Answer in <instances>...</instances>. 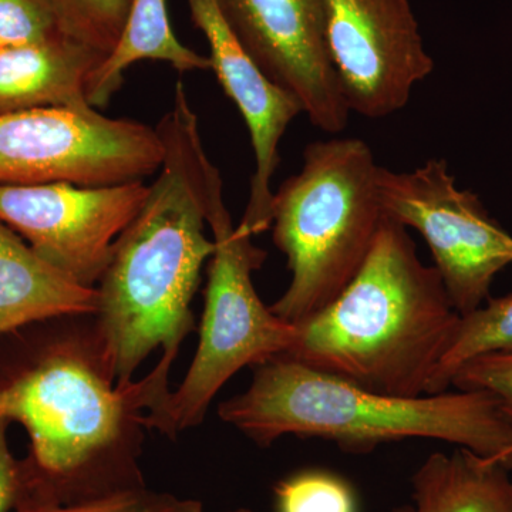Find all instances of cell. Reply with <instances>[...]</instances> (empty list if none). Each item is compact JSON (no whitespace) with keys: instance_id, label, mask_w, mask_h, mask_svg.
Here are the masks:
<instances>
[{"instance_id":"1","label":"cell","mask_w":512,"mask_h":512,"mask_svg":"<svg viewBox=\"0 0 512 512\" xmlns=\"http://www.w3.org/2000/svg\"><path fill=\"white\" fill-rule=\"evenodd\" d=\"M171 367L117 383L94 313L53 316L0 336V419L29 437L16 507H59L147 487L146 414L171 392Z\"/></svg>"},{"instance_id":"2","label":"cell","mask_w":512,"mask_h":512,"mask_svg":"<svg viewBox=\"0 0 512 512\" xmlns=\"http://www.w3.org/2000/svg\"><path fill=\"white\" fill-rule=\"evenodd\" d=\"M198 124L184 83L177 82L173 106L156 127L165 147L163 164L96 286L94 315L113 353L119 384L133 382L156 349L163 352L161 362L173 366L195 328L191 303L215 251L214 239L205 234L208 205L222 185Z\"/></svg>"},{"instance_id":"3","label":"cell","mask_w":512,"mask_h":512,"mask_svg":"<svg viewBox=\"0 0 512 512\" xmlns=\"http://www.w3.org/2000/svg\"><path fill=\"white\" fill-rule=\"evenodd\" d=\"M460 320L407 228L384 215L349 285L302 322L286 356L390 396L427 394Z\"/></svg>"},{"instance_id":"4","label":"cell","mask_w":512,"mask_h":512,"mask_svg":"<svg viewBox=\"0 0 512 512\" xmlns=\"http://www.w3.org/2000/svg\"><path fill=\"white\" fill-rule=\"evenodd\" d=\"M218 416L259 447L284 436L316 437L367 454L383 444L429 439L512 470V417L480 390L390 396L278 355L255 366L248 389L222 402Z\"/></svg>"},{"instance_id":"5","label":"cell","mask_w":512,"mask_h":512,"mask_svg":"<svg viewBox=\"0 0 512 512\" xmlns=\"http://www.w3.org/2000/svg\"><path fill=\"white\" fill-rule=\"evenodd\" d=\"M372 150L360 138L315 141L274 194L272 239L291 282L272 312L289 323L322 311L355 278L384 218Z\"/></svg>"},{"instance_id":"6","label":"cell","mask_w":512,"mask_h":512,"mask_svg":"<svg viewBox=\"0 0 512 512\" xmlns=\"http://www.w3.org/2000/svg\"><path fill=\"white\" fill-rule=\"evenodd\" d=\"M215 251L208 265L200 343L183 382L146 414L147 430L175 439L200 426L212 400L239 370L258 366L291 349L293 323L276 316L256 292L255 272L266 259L252 235L234 227L222 185L207 212Z\"/></svg>"},{"instance_id":"7","label":"cell","mask_w":512,"mask_h":512,"mask_svg":"<svg viewBox=\"0 0 512 512\" xmlns=\"http://www.w3.org/2000/svg\"><path fill=\"white\" fill-rule=\"evenodd\" d=\"M164 156L156 127L90 104L0 114V184L138 183L158 173Z\"/></svg>"},{"instance_id":"8","label":"cell","mask_w":512,"mask_h":512,"mask_svg":"<svg viewBox=\"0 0 512 512\" xmlns=\"http://www.w3.org/2000/svg\"><path fill=\"white\" fill-rule=\"evenodd\" d=\"M377 192L384 215L426 241L460 316L484 305L495 276L512 264V235L478 195L457 187L447 161L431 158L410 173L379 167Z\"/></svg>"},{"instance_id":"9","label":"cell","mask_w":512,"mask_h":512,"mask_svg":"<svg viewBox=\"0 0 512 512\" xmlns=\"http://www.w3.org/2000/svg\"><path fill=\"white\" fill-rule=\"evenodd\" d=\"M146 181L106 187L0 184V222L67 278L96 288L121 232L143 207Z\"/></svg>"},{"instance_id":"10","label":"cell","mask_w":512,"mask_h":512,"mask_svg":"<svg viewBox=\"0 0 512 512\" xmlns=\"http://www.w3.org/2000/svg\"><path fill=\"white\" fill-rule=\"evenodd\" d=\"M326 39L350 111L383 119L433 73L410 0H323Z\"/></svg>"},{"instance_id":"11","label":"cell","mask_w":512,"mask_h":512,"mask_svg":"<svg viewBox=\"0 0 512 512\" xmlns=\"http://www.w3.org/2000/svg\"><path fill=\"white\" fill-rule=\"evenodd\" d=\"M271 82L293 94L312 126L339 134L350 109L330 57L323 0H215Z\"/></svg>"},{"instance_id":"12","label":"cell","mask_w":512,"mask_h":512,"mask_svg":"<svg viewBox=\"0 0 512 512\" xmlns=\"http://www.w3.org/2000/svg\"><path fill=\"white\" fill-rule=\"evenodd\" d=\"M192 23L210 46L211 70L222 90L234 101L247 124L255 156V173L249 184V198L238 227L261 234L272 224L271 181L278 170L279 144L293 120L303 113L301 101L271 82L261 72L224 16L215 0H187Z\"/></svg>"},{"instance_id":"13","label":"cell","mask_w":512,"mask_h":512,"mask_svg":"<svg viewBox=\"0 0 512 512\" xmlns=\"http://www.w3.org/2000/svg\"><path fill=\"white\" fill-rule=\"evenodd\" d=\"M104 59L66 35L0 46V114L86 106L87 83Z\"/></svg>"},{"instance_id":"14","label":"cell","mask_w":512,"mask_h":512,"mask_svg":"<svg viewBox=\"0 0 512 512\" xmlns=\"http://www.w3.org/2000/svg\"><path fill=\"white\" fill-rule=\"evenodd\" d=\"M96 288H86L46 262L0 222V336L53 316L96 313Z\"/></svg>"},{"instance_id":"15","label":"cell","mask_w":512,"mask_h":512,"mask_svg":"<svg viewBox=\"0 0 512 512\" xmlns=\"http://www.w3.org/2000/svg\"><path fill=\"white\" fill-rule=\"evenodd\" d=\"M510 468L467 448L430 454L412 476V503L392 512H512Z\"/></svg>"},{"instance_id":"16","label":"cell","mask_w":512,"mask_h":512,"mask_svg":"<svg viewBox=\"0 0 512 512\" xmlns=\"http://www.w3.org/2000/svg\"><path fill=\"white\" fill-rule=\"evenodd\" d=\"M163 62L180 73L211 70V60L183 45L171 28L165 0H131L119 43L99 64L87 83L90 106H109L124 83V74L138 62Z\"/></svg>"},{"instance_id":"17","label":"cell","mask_w":512,"mask_h":512,"mask_svg":"<svg viewBox=\"0 0 512 512\" xmlns=\"http://www.w3.org/2000/svg\"><path fill=\"white\" fill-rule=\"evenodd\" d=\"M490 353H512V293L488 298L476 311L460 316L427 394L447 392L460 367Z\"/></svg>"},{"instance_id":"18","label":"cell","mask_w":512,"mask_h":512,"mask_svg":"<svg viewBox=\"0 0 512 512\" xmlns=\"http://www.w3.org/2000/svg\"><path fill=\"white\" fill-rule=\"evenodd\" d=\"M64 35L109 56L126 28L131 0H53Z\"/></svg>"},{"instance_id":"19","label":"cell","mask_w":512,"mask_h":512,"mask_svg":"<svg viewBox=\"0 0 512 512\" xmlns=\"http://www.w3.org/2000/svg\"><path fill=\"white\" fill-rule=\"evenodd\" d=\"M278 512H357L348 481L323 470H305L275 485Z\"/></svg>"},{"instance_id":"20","label":"cell","mask_w":512,"mask_h":512,"mask_svg":"<svg viewBox=\"0 0 512 512\" xmlns=\"http://www.w3.org/2000/svg\"><path fill=\"white\" fill-rule=\"evenodd\" d=\"M59 36L64 32L53 0H0V46L43 42Z\"/></svg>"},{"instance_id":"21","label":"cell","mask_w":512,"mask_h":512,"mask_svg":"<svg viewBox=\"0 0 512 512\" xmlns=\"http://www.w3.org/2000/svg\"><path fill=\"white\" fill-rule=\"evenodd\" d=\"M13 512H205L201 501L158 493L148 487L107 495L97 500L59 507L22 505Z\"/></svg>"},{"instance_id":"22","label":"cell","mask_w":512,"mask_h":512,"mask_svg":"<svg viewBox=\"0 0 512 512\" xmlns=\"http://www.w3.org/2000/svg\"><path fill=\"white\" fill-rule=\"evenodd\" d=\"M451 387L493 394L512 417V353H490L457 370Z\"/></svg>"},{"instance_id":"23","label":"cell","mask_w":512,"mask_h":512,"mask_svg":"<svg viewBox=\"0 0 512 512\" xmlns=\"http://www.w3.org/2000/svg\"><path fill=\"white\" fill-rule=\"evenodd\" d=\"M10 423L0 419V512H13L20 494V463L10 450Z\"/></svg>"},{"instance_id":"24","label":"cell","mask_w":512,"mask_h":512,"mask_svg":"<svg viewBox=\"0 0 512 512\" xmlns=\"http://www.w3.org/2000/svg\"><path fill=\"white\" fill-rule=\"evenodd\" d=\"M228 512H255L254 510H251V508H237V510H232Z\"/></svg>"}]
</instances>
